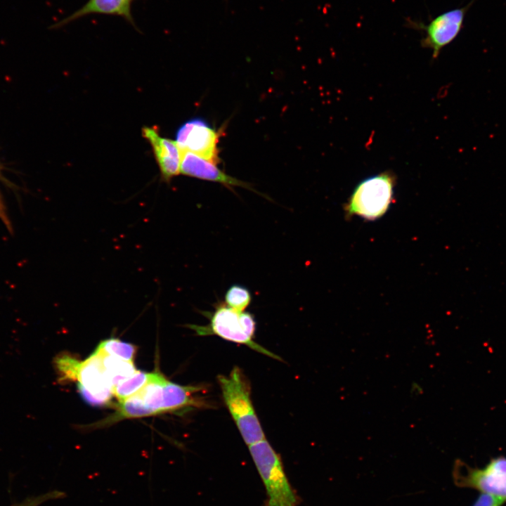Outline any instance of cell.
I'll use <instances>...</instances> for the list:
<instances>
[{"label":"cell","mask_w":506,"mask_h":506,"mask_svg":"<svg viewBox=\"0 0 506 506\" xmlns=\"http://www.w3.org/2000/svg\"><path fill=\"white\" fill-rule=\"evenodd\" d=\"M225 404L247 445L265 439L254 411L250 385L243 372L235 366L228 375L218 377Z\"/></svg>","instance_id":"cell-1"},{"label":"cell","mask_w":506,"mask_h":506,"mask_svg":"<svg viewBox=\"0 0 506 506\" xmlns=\"http://www.w3.org/2000/svg\"><path fill=\"white\" fill-rule=\"evenodd\" d=\"M205 315L209 318L208 325H189L198 335H216L226 340L245 344L259 353L280 359L253 340L256 322L249 312L235 311L225 303L220 302L215 306L213 312H207Z\"/></svg>","instance_id":"cell-2"},{"label":"cell","mask_w":506,"mask_h":506,"mask_svg":"<svg viewBox=\"0 0 506 506\" xmlns=\"http://www.w3.org/2000/svg\"><path fill=\"white\" fill-rule=\"evenodd\" d=\"M394 185V176L388 171L362 181L344 207L346 214L368 220L382 217L393 202Z\"/></svg>","instance_id":"cell-3"},{"label":"cell","mask_w":506,"mask_h":506,"mask_svg":"<svg viewBox=\"0 0 506 506\" xmlns=\"http://www.w3.org/2000/svg\"><path fill=\"white\" fill-rule=\"evenodd\" d=\"M249 451L264 481L268 506H297L298 499L285 474L280 456L266 439L249 445Z\"/></svg>","instance_id":"cell-4"},{"label":"cell","mask_w":506,"mask_h":506,"mask_svg":"<svg viewBox=\"0 0 506 506\" xmlns=\"http://www.w3.org/2000/svg\"><path fill=\"white\" fill-rule=\"evenodd\" d=\"M474 0L467 5L443 12L427 24L410 18L406 20V27L424 32L421 46L432 51V57L436 58L441 50L453 41L460 34L466 15L473 5Z\"/></svg>","instance_id":"cell-5"},{"label":"cell","mask_w":506,"mask_h":506,"mask_svg":"<svg viewBox=\"0 0 506 506\" xmlns=\"http://www.w3.org/2000/svg\"><path fill=\"white\" fill-rule=\"evenodd\" d=\"M454 483L459 487L472 488L506 500V458L492 460L482 469L472 468L456 460L453 470Z\"/></svg>","instance_id":"cell-6"},{"label":"cell","mask_w":506,"mask_h":506,"mask_svg":"<svg viewBox=\"0 0 506 506\" xmlns=\"http://www.w3.org/2000/svg\"><path fill=\"white\" fill-rule=\"evenodd\" d=\"M80 396L86 403L94 406L108 405L113 387L103 363V354L97 351L80 362L75 377Z\"/></svg>","instance_id":"cell-7"},{"label":"cell","mask_w":506,"mask_h":506,"mask_svg":"<svg viewBox=\"0 0 506 506\" xmlns=\"http://www.w3.org/2000/svg\"><path fill=\"white\" fill-rule=\"evenodd\" d=\"M219 134L207 122L194 118L178 129L176 142L181 151L193 153L216 164L219 162Z\"/></svg>","instance_id":"cell-8"},{"label":"cell","mask_w":506,"mask_h":506,"mask_svg":"<svg viewBox=\"0 0 506 506\" xmlns=\"http://www.w3.org/2000/svg\"><path fill=\"white\" fill-rule=\"evenodd\" d=\"M181 172L191 177L220 183L232 190V187L239 186L256 192L248 183L228 176L216 164L188 151H181Z\"/></svg>","instance_id":"cell-9"},{"label":"cell","mask_w":506,"mask_h":506,"mask_svg":"<svg viewBox=\"0 0 506 506\" xmlns=\"http://www.w3.org/2000/svg\"><path fill=\"white\" fill-rule=\"evenodd\" d=\"M143 136L150 143L162 176L169 181L181 173V150L176 141L162 138L155 129L144 127Z\"/></svg>","instance_id":"cell-10"},{"label":"cell","mask_w":506,"mask_h":506,"mask_svg":"<svg viewBox=\"0 0 506 506\" xmlns=\"http://www.w3.org/2000/svg\"><path fill=\"white\" fill-rule=\"evenodd\" d=\"M133 1L134 0H88L80 8L55 23L51 27L60 28L89 14H105L121 16L137 30L131 14Z\"/></svg>","instance_id":"cell-11"},{"label":"cell","mask_w":506,"mask_h":506,"mask_svg":"<svg viewBox=\"0 0 506 506\" xmlns=\"http://www.w3.org/2000/svg\"><path fill=\"white\" fill-rule=\"evenodd\" d=\"M202 387L182 386L168 380L163 387L162 413L188 408H211L212 404L198 394Z\"/></svg>","instance_id":"cell-12"},{"label":"cell","mask_w":506,"mask_h":506,"mask_svg":"<svg viewBox=\"0 0 506 506\" xmlns=\"http://www.w3.org/2000/svg\"><path fill=\"white\" fill-rule=\"evenodd\" d=\"M167 380L158 372L150 373L145 384L136 392L147 409L149 416L162 413L163 387Z\"/></svg>","instance_id":"cell-13"},{"label":"cell","mask_w":506,"mask_h":506,"mask_svg":"<svg viewBox=\"0 0 506 506\" xmlns=\"http://www.w3.org/2000/svg\"><path fill=\"white\" fill-rule=\"evenodd\" d=\"M103 363L113 389L119 382L129 377L137 371L134 362L112 356L103 354Z\"/></svg>","instance_id":"cell-14"},{"label":"cell","mask_w":506,"mask_h":506,"mask_svg":"<svg viewBox=\"0 0 506 506\" xmlns=\"http://www.w3.org/2000/svg\"><path fill=\"white\" fill-rule=\"evenodd\" d=\"M136 349V346L130 343L116 338H109L102 341L96 350L103 355L112 356L134 362Z\"/></svg>","instance_id":"cell-15"},{"label":"cell","mask_w":506,"mask_h":506,"mask_svg":"<svg viewBox=\"0 0 506 506\" xmlns=\"http://www.w3.org/2000/svg\"><path fill=\"white\" fill-rule=\"evenodd\" d=\"M150 373L137 370L129 377L119 382L113 389V394L122 401L140 390L147 382Z\"/></svg>","instance_id":"cell-16"},{"label":"cell","mask_w":506,"mask_h":506,"mask_svg":"<svg viewBox=\"0 0 506 506\" xmlns=\"http://www.w3.org/2000/svg\"><path fill=\"white\" fill-rule=\"evenodd\" d=\"M225 304L230 308L244 311L252 301V294L249 290L242 285H231L225 294Z\"/></svg>","instance_id":"cell-17"},{"label":"cell","mask_w":506,"mask_h":506,"mask_svg":"<svg viewBox=\"0 0 506 506\" xmlns=\"http://www.w3.org/2000/svg\"><path fill=\"white\" fill-rule=\"evenodd\" d=\"M79 364L80 361L67 354L59 355L54 360L55 367L62 382L75 380Z\"/></svg>","instance_id":"cell-18"},{"label":"cell","mask_w":506,"mask_h":506,"mask_svg":"<svg viewBox=\"0 0 506 506\" xmlns=\"http://www.w3.org/2000/svg\"><path fill=\"white\" fill-rule=\"evenodd\" d=\"M63 496V493L58 491H54L51 492H48L46 493L37 495V496H30L22 501L16 503L15 505L13 506H39L41 503L49 500L52 499H57L59 498H61Z\"/></svg>","instance_id":"cell-19"},{"label":"cell","mask_w":506,"mask_h":506,"mask_svg":"<svg viewBox=\"0 0 506 506\" xmlns=\"http://www.w3.org/2000/svg\"><path fill=\"white\" fill-rule=\"evenodd\" d=\"M504 502L505 500L498 497L482 493L473 506H501Z\"/></svg>","instance_id":"cell-20"},{"label":"cell","mask_w":506,"mask_h":506,"mask_svg":"<svg viewBox=\"0 0 506 506\" xmlns=\"http://www.w3.org/2000/svg\"><path fill=\"white\" fill-rule=\"evenodd\" d=\"M0 217L2 219V220L4 221V222H5L6 224H8V219H7V217H6V213H5V212H4V208L3 205H2V203H1V200H0Z\"/></svg>","instance_id":"cell-21"},{"label":"cell","mask_w":506,"mask_h":506,"mask_svg":"<svg viewBox=\"0 0 506 506\" xmlns=\"http://www.w3.org/2000/svg\"><path fill=\"white\" fill-rule=\"evenodd\" d=\"M0 171H1V167H0Z\"/></svg>","instance_id":"cell-22"}]
</instances>
